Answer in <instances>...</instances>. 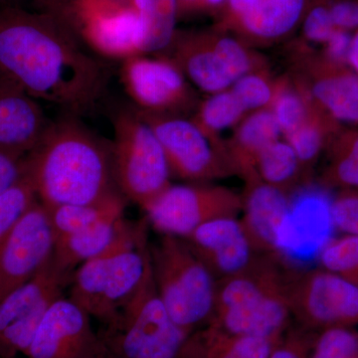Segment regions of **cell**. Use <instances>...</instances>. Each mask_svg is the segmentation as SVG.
<instances>
[{
	"mask_svg": "<svg viewBox=\"0 0 358 358\" xmlns=\"http://www.w3.org/2000/svg\"><path fill=\"white\" fill-rule=\"evenodd\" d=\"M243 199V224L256 252L275 255V242L289 210V195L258 179L246 182Z\"/></svg>",
	"mask_w": 358,
	"mask_h": 358,
	"instance_id": "21",
	"label": "cell"
},
{
	"mask_svg": "<svg viewBox=\"0 0 358 358\" xmlns=\"http://www.w3.org/2000/svg\"><path fill=\"white\" fill-rule=\"evenodd\" d=\"M55 14L0 3V79L79 115L103 95L107 70Z\"/></svg>",
	"mask_w": 358,
	"mask_h": 358,
	"instance_id": "1",
	"label": "cell"
},
{
	"mask_svg": "<svg viewBox=\"0 0 358 358\" xmlns=\"http://www.w3.org/2000/svg\"><path fill=\"white\" fill-rule=\"evenodd\" d=\"M103 345L91 317L69 298L47 310L25 355L27 358H92Z\"/></svg>",
	"mask_w": 358,
	"mask_h": 358,
	"instance_id": "17",
	"label": "cell"
},
{
	"mask_svg": "<svg viewBox=\"0 0 358 358\" xmlns=\"http://www.w3.org/2000/svg\"><path fill=\"white\" fill-rule=\"evenodd\" d=\"M289 74L341 126H358V73L319 51L289 50Z\"/></svg>",
	"mask_w": 358,
	"mask_h": 358,
	"instance_id": "15",
	"label": "cell"
},
{
	"mask_svg": "<svg viewBox=\"0 0 358 358\" xmlns=\"http://www.w3.org/2000/svg\"><path fill=\"white\" fill-rule=\"evenodd\" d=\"M331 217L334 229L358 235V189L341 190L334 196Z\"/></svg>",
	"mask_w": 358,
	"mask_h": 358,
	"instance_id": "36",
	"label": "cell"
},
{
	"mask_svg": "<svg viewBox=\"0 0 358 358\" xmlns=\"http://www.w3.org/2000/svg\"><path fill=\"white\" fill-rule=\"evenodd\" d=\"M92 358H113L110 357V353L108 352V350H106V348H103L102 350H101L100 352L96 353L95 357H93Z\"/></svg>",
	"mask_w": 358,
	"mask_h": 358,
	"instance_id": "46",
	"label": "cell"
},
{
	"mask_svg": "<svg viewBox=\"0 0 358 358\" xmlns=\"http://www.w3.org/2000/svg\"><path fill=\"white\" fill-rule=\"evenodd\" d=\"M329 189L320 185L307 183L289 195V210L282 223L275 256L284 265L305 268L320 253L331 237L326 228L334 227Z\"/></svg>",
	"mask_w": 358,
	"mask_h": 358,
	"instance_id": "13",
	"label": "cell"
},
{
	"mask_svg": "<svg viewBox=\"0 0 358 358\" xmlns=\"http://www.w3.org/2000/svg\"><path fill=\"white\" fill-rule=\"evenodd\" d=\"M54 244L48 212L38 200L0 246V301L38 274L53 256Z\"/></svg>",
	"mask_w": 358,
	"mask_h": 358,
	"instance_id": "16",
	"label": "cell"
},
{
	"mask_svg": "<svg viewBox=\"0 0 358 358\" xmlns=\"http://www.w3.org/2000/svg\"><path fill=\"white\" fill-rule=\"evenodd\" d=\"M246 115L248 113L229 88L200 101L192 120L212 141L224 145L223 133L236 128Z\"/></svg>",
	"mask_w": 358,
	"mask_h": 358,
	"instance_id": "29",
	"label": "cell"
},
{
	"mask_svg": "<svg viewBox=\"0 0 358 358\" xmlns=\"http://www.w3.org/2000/svg\"><path fill=\"white\" fill-rule=\"evenodd\" d=\"M20 1L28 2L32 8L38 9V10H49L57 0H0V3L20 4Z\"/></svg>",
	"mask_w": 358,
	"mask_h": 358,
	"instance_id": "42",
	"label": "cell"
},
{
	"mask_svg": "<svg viewBox=\"0 0 358 358\" xmlns=\"http://www.w3.org/2000/svg\"><path fill=\"white\" fill-rule=\"evenodd\" d=\"M221 358H243L242 357H240L239 355H237L236 352H234V350H232V348H228L227 352H226L225 355H223V357Z\"/></svg>",
	"mask_w": 358,
	"mask_h": 358,
	"instance_id": "45",
	"label": "cell"
},
{
	"mask_svg": "<svg viewBox=\"0 0 358 358\" xmlns=\"http://www.w3.org/2000/svg\"><path fill=\"white\" fill-rule=\"evenodd\" d=\"M136 110L159 138L171 176L207 182L235 174L225 145L212 141L192 119Z\"/></svg>",
	"mask_w": 358,
	"mask_h": 358,
	"instance_id": "9",
	"label": "cell"
},
{
	"mask_svg": "<svg viewBox=\"0 0 358 358\" xmlns=\"http://www.w3.org/2000/svg\"><path fill=\"white\" fill-rule=\"evenodd\" d=\"M329 13L338 29L350 33L358 30V0H327Z\"/></svg>",
	"mask_w": 358,
	"mask_h": 358,
	"instance_id": "38",
	"label": "cell"
},
{
	"mask_svg": "<svg viewBox=\"0 0 358 358\" xmlns=\"http://www.w3.org/2000/svg\"><path fill=\"white\" fill-rule=\"evenodd\" d=\"M242 209V195L225 186L199 182L171 183L143 210L157 232L185 238L213 219L237 217Z\"/></svg>",
	"mask_w": 358,
	"mask_h": 358,
	"instance_id": "11",
	"label": "cell"
},
{
	"mask_svg": "<svg viewBox=\"0 0 358 358\" xmlns=\"http://www.w3.org/2000/svg\"><path fill=\"white\" fill-rule=\"evenodd\" d=\"M288 272L275 255L257 256L245 272L218 280L213 315L234 336L271 338L291 310Z\"/></svg>",
	"mask_w": 358,
	"mask_h": 358,
	"instance_id": "4",
	"label": "cell"
},
{
	"mask_svg": "<svg viewBox=\"0 0 358 358\" xmlns=\"http://www.w3.org/2000/svg\"><path fill=\"white\" fill-rule=\"evenodd\" d=\"M307 4L308 0H260L230 33L251 46L278 43L298 30Z\"/></svg>",
	"mask_w": 358,
	"mask_h": 358,
	"instance_id": "22",
	"label": "cell"
},
{
	"mask_svg": "<svg viewBox=\"0 0 358 358\" xmlns=\"http://www.w3.org/2000/svg\"><path fill=\"white\" fill-rule=\"evenodd\" d=\"M298 29L300 34L292 42L289 48L319 51L327 43L336 29L327 0H308Z\"/></svg>",
	"mask_w": 358,
	"mask_h": 358,
	"instance_id": "31",
	"label": "cell"
},
{
	"mask_svg": "<svg viewBox=\"0 0 358 358\" xmlns=\"http://www.w3.org/2000/svg\"><path fill=\"white\" fill-rule=\"evenodd\" d=\"M348 65L358 73V30L352 33V45L348 54Z\"/></svg>",
	"mask_w": 358,
	"mask_h": 358,
	"instance_id": "43",
	"label": "cell"
},
{
	"mask_svg": "<svg viewBox=\"0 0 358 358\" xmlns=\"http://www.w3.org/2000/svg\"><path fill=\"white\" fill-rule=\"evenodd\" d=\"M122 81L136 110L185 115L200 101L182 71L169 56L140 54L122 60Z\"/></svg>",
	"mask_w": 358,
	"mask_h": 358,
	"instance_id": "12",
	"label": "cell"
},
{
	"mask_svg": "<svg viewBox=\"0 0 358 358\" xmlns=\"http://www.w3.org/2000/svg\"><path fill=\"white\" fill-rule=\"evenodd\" d=\"M45 208L56 238L86 229L105 219L124 216L126 199L121 192H115L93 203L57 205Z\"/></svg>",
	"mask_w": 358,
	"mask_h": 358,
	"instance_id": "25",
	"label": "cell"
},
{
	"mask_svg": "<svg viewBox=\"0 0 358 358\" xmlns=\"http://www.w3.org/2000/svg\"><path fill=\"white\" fill-rule=\"evenodd\" d=\"M259 2L260 0H226L222 8L214 16V27L230 33L245 16L258 6Z\"/></svg>",
	"mask_w": 358,
	"mask_h": 358,
	"instance_id": "37",
	"label": "cell"
},
{
	"mask_svg": "<svg viewBox=\"0 0 358 358\" xmlns=\"http://www.w3.org/2000/svg\"><path fill=\"white\" fill-rule=\"evenodd\" d=\"M38 101L0 79V150L27 157L50 126Z\"/></svg>",
	"mask_w": 358,
	"mask_h": 358,
	"instance_id": "20",
	"label": "cell"
},
{
	"mask_svg": "<svg viewBox=\"0 0 358 358\" xmlns=\"http://www.w3.org/2000/svg\"><path fill=\"white\" fill-rule=\"evenodd\" d=\"M150 256L160 299L178 327L189 333L212 317L217 280L183 238L164 235Z\"/></svg>",
	"mask_w": 358,
	"mask_h": 358,
	"instance_id": "6",
	"label": "cell"
},
{
	"mask_svg": "<svg viewBox=\"0 0 358 358\" xmlns=\"http://www.w3.org/2000/svg\"><path fill=\"white\" fill-rule=\"evenodd\" d=\"M317 261L322 268L358 286V235L331 238L320 252Z\"/></svg>",
	"mask_w": 358,
	"mask_h": 358,
	"instance_id": "34",
	"label": "cell"
},
{
	"mask_svg": "<svg viewBox=\"0 0 358 358\" xmlns=\"http://www.w3.org/2000/svg\"><path fill=\"white\" fill-rule=\"evenodd\" d=\"M178 20L205 14L204 0H176Z\"/></svg>",
	"mask_w": 358,
	"mask_h": 358,
	"instance_id": "41",
	"label": "cell"
},
{
	"mask_svg": "<svg viewBox=\"0 0 358 358\" xmlns=\"http://www.w3.org/2000/svg\"><path fill=\"white\" fill-rule=\"evenodd\" d=\"M37 201L36 190L27 171L17 182L0 193V246Z\"/></svg>",
	"mask_w": 358,
	"mask_h": 358,
	"instance_id": "32",
	"label": "cell"
},
{
	"mask_svg": "<svg viewBox=\"0 0 358 358\" xmlns=\"http://www.w3.org/2000/svg\"><path fill=\"white\" fill-rule=\"evenodd\" d=\"M317 107L306 89L289 73L277 78L270 110L275 115L282 136L286 138L296 131Z\"/></svg>",
	"mask_w": 358,
	"mask_h": 358,
	"instance_id": "30",
	"label": "cell"
},
{
	"mask_svg": "<svg viewBox=\"0 0 358 358\" xmlns=\"http://www.w3.org/2000/svg\"><path fill=\"white\" fill-rule=\"evenodd\" d=\"M312 358H358V331L352 327H327L317 339Z\"/></svg>",
	"mask_w": 358,
	"mask_h": 358,
	"instance_id": "35",
	"label": "cell"
},
{
	"mask_svg": "<svg viewBox=\"0 0 358 358\" xmlns=\"http://www.w3.org/2000/svg\"><path fill=\"white\" fill-rule=\"evenodd\" d=\"M327 164L320 185L327 189H358V128L343 127L326 150Z\"/></svg>",
	"mask_w": 358,
	"mask_h": 358,
	"instance_id": "26",
	"label": "cell"
},
{
	"mask_svg": "<svg viewBox=\"0 0 358 358\" xmlns=\"http://www.w3.org/2000/svg\"><path fill=\"white\" fill-rule=\"evenodd\" d=\"M113 358H178L188 338L167 312L152 263L140 286L99 334Z\"/></svg>",
	"mask_w": 358,
	"mask_h": 358,
	"instance_id": "5",
	"label": "cell"
},
{
	"mask_svg": "<svg viewBox=\"0 0 358 358\" xmlns=\"http://www.w3.org/2000/svg\"><path fill=\"white\" fill-rule=\"evenodd\" d=\"M110 148L115 186L124 199L145 209L171 185V173L159 138L136 109L113 117Z\"/></svg>",
	"mask_w": 358,
	"mask_h": 358,
	"instance_id": "7",
	"label": "cell"
},
{
	"mask_svg": "<svg viewBox=\"0 0 358 358\" xmlns=\"http://www.w3.org/2000/svg\"><path fill=\"white\" fill-rule=\"evenodd\" d=\"M341 128L343 127L317 106L306 122L284 138L293 148L308 179L320 155L326 152L329 141Z\"/></svg>",
	"mask_w": 358,
	"mask_h": 358,
	"instance_id": "28",
	"label": "cell"
},
{
	"mask_svg": "<svg viewBox=\"0 0 358 358\" xmlns=\"http://www.w3.org/2000/svg\"><path fill=\"white\" fill-rule=\"evenodd\" d=\"M256 179L286 193L310 183L300 160L288 141L278 140L261 154L256 164Z\"/></svg>",
	"mask_w": 358,
	"mask_h": 358,
	"instance_id": "27",
	"label": "cell"
},
{
	"mask_svg": "<svg viewBox=\"0 0 358 358\" xmlns=\"http://www.w3.org/2000/svg\"><path fill=\"white\" fill-rule=\"evenodd\" d=\"M52 13L82 43L122 60L166 50L178 31L176 0H61Z\"/></svg>",
	"mask_w": 358,
	"mask_h": 358,
	"instance_id": "3",
	"label": "cell"
},
{
	"mask_svg": "<svg viewBox=\"0 0 358 358\" xmlns=\"http://www.w3.org/2000/svg\"><path fill=\"white\" fill-rule=\"evenodd\" d=\"M270 358H301L298 353L289 348H281L271 355Z\"/></svg>",
	"mask_w": 358,
	"mask_h": 358,
	"instance_id": "44",
	"label": "cell"
},
{
	"mask_svg": "<svg viewBox=\"0 0 358 358\" xmlns=\"http://www.w3.org/2000/svg\"><path fill=\"white\" fill-rule=\"evenodd\" d=\"M352 33L336 28L319 52L324 57L338 64L348 65V54L352 45Z\"/></svg>",
	"mask_w": 358,
	"mask_h": 358,
	"instance_id": "39",
	"label": "cell"
},
{
	"mask_svg": "<svg viewBox=\"0 0 358 358\" xmlns=\"http://www.w3.org/2000/svg\"><path fill=\"white\" fill-rule=\"evenodd\" d=\"M72 275L52 256L38 274L0 301V358L25 355L47 310L64 296Z\"/></svg>",
	"mask_w": 358,
	"mask_h": 358,
	"instance_id": "10",
	"label": "cell"
},
{
	"mask_svg": "<svg viewBox=\"0 0 358 358\" xmlns=\"http://www.w3.org/2000/svg\"><path fill=\"white\" fill-rule=\"evenodd\" d=\"M162 53H166L189 83L207 95L229 89L235 82L216 42L213 27L178 30Z\"/></svg>",
	"mask_w": 358,
	"mask_h": 358,
	"instance_id": "19",
	"label": "cell"
},
{
	"mask_svg": "<svg viewBox=\"0 0 358 358\" xmlns=\"http://www.w3.org/2000/svg\"><path fill=\"white\" fill-rule=\"evenodd\" d=\"M124 219V216L105 219L86 229L56 237L54 262L73 274L82 264L102 255L114 241Z\"/></svg>",
	"mask_w": 358,
	"mask_h": 358,
	"instance_id": "24",
	"label": "cell"
},
{
	"mask_svg": "<svg viewBox=\"0 0 358 358\" xmlns=\"http://www.w3.org/2000/svg\"><path fill=\"white\" fill-rule=\"evenodd\" d=\"M282 134L270 109L249 113L225 141L226 152L233 171L245 182L255 180L256 164L261 154Z\"/></svg>",
	"mask_w": 358,
	"mask_h": 358,
	"instance_id": "23",
	"label": "cell"
},
{
	"mask_svg": "<svg viewBox=\"0 0 358 358\" xmlns=\"http://www.w3.org/2000/svg\"><path fill=\"white\" fill-rule=\"evenodd\" d=\"M26 169L45 207L93 203L117 192L110 150L71 117L51 122Z\"/></svg>",
	"mask_w": 358,
	"mask_h": 358,
	"instance_id": "2",
	"label": "cell"
},
{
	"mask_svg": "<svg viewBox=\"0 0 358 358\" xmlns=\"http://www.w3.org/2000/svg\"><path fill=\"white\" fill-rule=\"evenodd\" d=\"M216 280L241 274L256 260L242 221L213 219L183 238Z\"/></svg>",
	"mask_w": 358,
	"mask_h": 358,
	"instance_id": "18",
	"label": "cell"
},
{
	"mask_svg": "<svg viewBox=\"0 0 358 358\" xmlns=\"http://www.w3.org/2000/svg\"><path fill=\"white\" fill-rule=\"evenodd\" d=\"M291 310L319 326L358 324V286L326 268H293L288 272Z\"/></svg>",
	"mask_w": 358,
	"mask_h": 358,
	"instance_id": "14",
	"label": "cell"
},
{
	"mask_svg": "<svg viewBox=\"0 0 358 358\" xmlns=\"http://www.w3.org/2000/svg\"><path fill=\"white\" fill-rule=\"evenodd\" d=\"M275 80L268 68H264L239 78L230 89L249 114L270 109L274 100Z\"/></svg>",
	"mask_w": 358,
	"mask_h": 358,
	"instance_id": "33",
	"label": "cell"
},
{
	"mask_svg": "<svg viewBox=\"0 0 358 358\" xmlns=\"http://www.w3.org/2000/svg\"><path fill=\"white\" fill-rule=\"evenodd\" d=\"M26 171V157H20L0 150V193L6 192Z\"/></svg>",
	"mask_w": 358,
	"mask_h": 358,
	"instance_id": "40",
	"label": "cell"
},
{
	"mask_svg": "<svg viewBox=\"0 0 358 358\" xmlns=\"http://www.w3.org/2000/svg\"><path fill=\"white\" fill-rule=\"evenodd\" d=\"M150 263L148 243L87 261L73 273L69 299L106 326L140 286Z\"/></svg>",
	"mask_w": 358,
	"mask_h": 358,
	"instance_id": "8",
	"label": "cell"
}]
</instances>
